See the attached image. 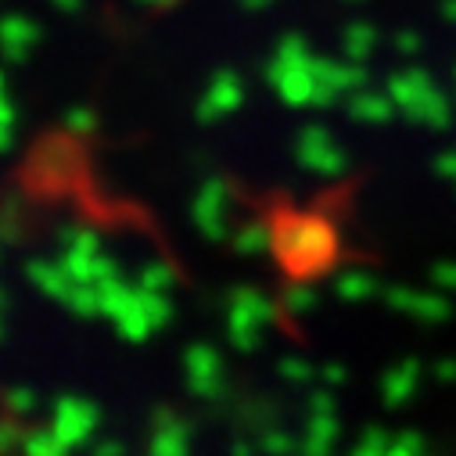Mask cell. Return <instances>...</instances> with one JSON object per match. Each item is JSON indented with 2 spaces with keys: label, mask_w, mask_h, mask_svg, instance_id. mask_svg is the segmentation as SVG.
Returning <instances> with one entry per match:
<instances>
[{
  "label": "cell",
  "mask_w": 456,
  "mask_h": 456,
  "mask_svg": "<svg viewBox=\"0 0 456 456\" xmlns=\"http://www.w3.org/2000/svg\"><path fill=\"white\" fill-rule=\"evenodd\" d=\"M231 456H256V445H248V442H234V445H231Z\"/></svg>",
  "instance_id": "cell-39"
},
{
  "label": "cell",
  "mask_w": 456,
  "mask_h": 456,
  "mask_svg": "<svg viewBox=\"0 0 456 456\" xmlns=\"http://www.w3.org/2000/svg\"><path fill=\"white\" fill-rule=\"evenodd\" d=\"M58 245L79 248V252H101V234L86 223H61L58 226Z\"/></svg>",
  "instance_id": "cell-20"
},
{
  "label": "cell",
  "mask_w": 456,
  "mask_h": 456,
  "mask_svg": "<svg viewBox=\"0 0 456 456\" xmlns=\"http://www.w3.org/2000/svg\"><path fill=\"white\" fill-rule=\"evenodd\" d=\"M26 277L33 281V288H37L40 295H47V298H54V302H69V295H72V288H76V281L69 277V270H65L58 259H33V263L26 266Z\"/></svg>",
  "instance_id": "cell-14"
},
{
  "label": "cell",
  "mask_w": 456,
  "mask_h": 456,
  "mask_svg": "<svg viewBox=\"0 0 456 456\" xmlns=\"http://www.w3.org/2000/svg\"><path fill=\"white\" fill-rule=\"evenodd\" d=\"M183 378H187L191 395H198L205 403H216L226 392L223 356L208 346V341H194V346H187V353H183Z\"/></svg>",
  "instance_id": "cell-6"
},
{
  "label": "cell",
  "mask_w": 456,
  "mask_h": 456,
  "mask_svg": "<svg viewBox=\"0 0 456 456\" xmlns=\"http://www.w3.org/2000/svg\"><path fill=\"white\" fill-rule=\"evenodd\" d=\"M116 330H119V338H126L130 346H141V341H148L151 334H155V323H151V316H148V305H144V295H141V288H134V295H130V302L116 313Z\"/></svg>",
  "instance_id": "cell-15"
},
{
  "label": "cell",
  "mask_w": 456,
  "mask_h": 456,
  "mask_svg": "<svg viewBox=\"0 0 456 456\" xmlns=\"http://www.w3.org/2000/svg\"><path fill=\"white\" fill-rule=\"evenodd\" d=\"M320 381H323L327 388H338V385L349 381V370L341 367V363H323V367H320Z\"/></svg>",
  "instance_id": "cell-32"
},
{
  "label": "cell",
  "mask_w": 456,
  "mask_h": 456,
  "mask_svg": "<svg viewBox=\"0 0 456 456\" xmlns=\"http://www.w3.org/2000/svg\"><path fill=\"white\" fill-rule=\"evenodd\" d=\"M61 123H65V134H69L72 141H83V137H90V134L97 130V111L86 108V104H76V108L65 111Z\"/></svg>",
  "instance_id": "cell-25"
},
{
  "label": "cell",
  "mask_w": 456,
  "mask_h": 456,
  "mask_svg": "<svg viewBox=\"0 0 456 456\" xmlns=\"http://www.w3.org/2000/svg\"><path fill=\"white\" fill-rule=\"evenodd\" d=\"M338 435H341L338 413H309L302 445H305V449H316V452H330L334 442H338Z\"/></svg>",
  "instance_id": "cell-18"
},
{
  "label": "cell",
  "mask_w": 456,
  "mask_h": 456,
  "mask_svg": "<svg viewBox=\"0 0 456 456\" xmlns=\"http://www.w3.org/2000/svg\"><path fill=\"white\" fill-rule=\"evenodd\" d=\"M101 424V410L97 403L83 399V395H58L51 406V431L69 445V449H83L90 445L94 431Z\"/></svg>",
  "instance_id": "cell-5"
},
{
  "label": "cell",
  "mask_w": 456,
  "mask_h": 456,
  "mask_svg": "<svg viewBox=\"0 0 456 456\" xmlns=\"http://www.w3.org/2000/svg\"><path fill=\"white\" fill-rule=\"evenodd\" d=\"M420 378H424L420 360H399V363H392V367L381 374V381H378L381 403H385L388 410H403V406L417 395Z\"/></svg>",
  "instance_id": "cell-12"
},
{
  "label": "cell",
  "mask_w": 456,
  "mask_h": 456,
  "mask_svg": "<svg viewBox=\"0 0 456 456\" xmlns=\"http://www.w3.org/2000/svg\"><path fill=\"white\" fill-rule=\"evenodd\" d=\"M0 338H4V313H0Z\"/></svg>",
  "instance_id": "cell-45"
},
{
  "label": "cell",
  "mask_w": 456,
  "mask_h": 456,
  "mask_svg": "<svg viewBox=\"0 0 456 456\" xmlns=\"http://www.w3.org/2000/svg\"><path fill=\"white\" fill-rule=\"evenodd\" d=\"M435 381L456 385V360H438V363H435Z\"/></svg>",
  "instance_id": "cell-35"
},
{
  "label": "cell",
  "mask_w": 456,
  "mask_h": 456,
  "mask_svg": "<svg viewBox=\"0 0 456 456\" xmlns=\"http://www.w3.org/2000/svg\"><path fill=\"white\" fill-rule=\"evenodd\" d=\"M15 148V126H4L0 123V155H8Z\"/></svg>",
  "instance_id": "cell-37"
},
{
  "label": "cell",
  "mask_w": 456,
  "mask_h": 456,
  "mask_svg": "<svg viewBox=\"0 0 456 456\" xmlns=\"http://www.w3.org/2000/svg\"><path fill=\"white\" fill-rule=\"evenodd\" d=\"M392 442H395V438H388L385 428H367V431L360 435V442L353 445L349 456H388V452H392Z\"/></svg>",
  "instance_id": "cell-28"
},
{
  "label": "cell",
  "mask_w": 456,
  "mask_h": 456,
  "mask_svg": "<svg viewBox=\"0 0 456 456\" xmlns=\"http://www.w3.org/2000/svg\"><path fill=\"white\" fill-rule=\"evenodd\" d=\"M191 219L205 241H231L234 231H231V187H226V180L208 176L198 187L191 201Z\"/></svg>",
  "instance_id": "cell-4"
},
{
  "label": "cell",
  "mask_w": 456,
  "mask_h": 456,
  "mask_svg": "<svg viewBox=\"0 0 456 456\" xmlns=\"http://www.w3.org/2000/svg\"><path fill=\"white\" fill-rule=\"evenodd\" d=\"M51 4H54L58 12H69V15H72V12H79L83 0H51Z\"/></svg>",
  "instance_id": "cell-38"
},
{
  "label": "cell",
  "mask_w": 456,
  "mask_h": 456,
  "mask_svg": "<svg viewBox=\"0 0 456 456\" xmlns=\"http://www.w3.org/2000/svg\"><path fill=\"white\" fill-rule=\"evenodd\" d=\"M137 4H144V8H173L176 0H137Z\"/></svg>",
  "instance_id": "cell-40"
},
{
  "label": "cell",
  "mask_w": 456,
  "mask_h": 456,
  "mask_svg": "<svg viewBox=\"0 0 456 456\" xmlns=\"http://www.w3.org/2000/svg\"><path fill=\"white\" fill-rule=\"evenodd\" d=\"M4 305H8V298H4V291H0V313H4Z\"/></svg>",
  "instance_id": "cell-44"
},
{
  "label": "cell",
  "mask_w": 456,
  "mask_h": 456,
  "mask_svg": "<svg viewBox=\"0 0 456 456\" xmlns=\"http://www.w3.org/2000/svg\"><path fill=\"white\" fill-rule=\"evenodd\" d=\"M22 231V205L19 198H4V205H0V238L15 241Z\"/></svg>",
  "instance_id": "cell-31"
},
{
  "label": "cell",
  "mask_w": 456,
  "mask_h": 456,
  "mask_svg": "<svg viewBox=\"0 0 456 456\" xmlns=\"http://www.w3.org/2000/svg\"><path fill=\"white\" fill-rule=\"evenodd\" d=\"M385 302L410 316L413 323H424V327H435V323H445L452 316V302L449 295H442L438 288H406V284H392L385 288Z\"/></svg>",
  "instance_id": "cell-7"
},
{
  "label": "cell",
  "mask_w": 456,
  "mask_h": 456,
  "mask_svg": "<svg viewBox=\"0 0 456 456\" xmlns=\"http://www.w3.org/2000/svg\"><path fill=\"white\" fill-rule=\"evenodd\" d=\"M298 445H302V438H295L284 428H263V435H259V452L263 456H295Z\"/></svg>",
  "instance_id": "cell-22"
},
{
  "label": "cell",
  "mask_w": 456,
  "mask_h": 456,
  "mask_svg": "<svg viewBox=\"0 0 456 456\" xmlns=\"http://www.w3.org/2000/svg\"><path fill=\"white\" fill-rule=\"evenodd\" d=\"M295 456H330V452H316V449H305V445H298V452Z\"/></svg>",
  "instance_id": "cell-42"
},
{
  "label": "cell",
  "mask_w": 456,
  "mask_h": 456,
  "mask_svg": "<svg viewBox=\"0 0 456 456\" xmlns=\"http://www.w3.org/2000/svg\"><path fill=\"white\" fill-rule=\"evenodd\" d=\"M270 83L273 90L288 101V104H309V101H327L323 97V86L313 72V65L305 61L302 54V44L298 40H284L273 65H270Z\"/></svg>",
  "instance_id": "cell-3"
},
{
  "label": "cell",
  "mask_w": 456,
  "mask_h": 456,
  "mask_svg": "<svg viewBox=\"0 0 456 456\" xmlns=\"http://www.w3.org/2000/svg\"><path fill=\"white\" fill-rule=\"evenodd\" d=\"M277 374L291 385H313L320 378V367H313L305 356H281L277 360Z\"/></svg>",
  "instance_id": "cell-24"
},
{
  "label": "cell",
  "mask_w": 456,
  "mask_h": 456,
  "mask_svg": "<svg viewBox=\"0 0 456 456\" xmlns=\"http://www.w3.org/2000/svg\"><path fill=\"white\" fill-rule=\"evenodd\" d=\"M76 169V148L69 141H47L37 155V173L51 176V180H65Z\"/></svg>",
  "instance_id": "cell-17"
},
{
  "label": "cell",
  "mask_w": 456,
  "mask_h": 456,
  "mask_svg": "<svg viewBox=\"0 0 456 456\" xmlns=\"http://www.w3.org/2000/svg\"><path fill=\"white\" fill-rule=\"evenodd\" d=\"M4 406H8L12 417H29V413L40 410V395H37V388H29V385H15V388L4 392Z\"/></svg>",
  "instance_id": "cell-27"
},
{
  "label": "cell",
  "mask_w": 456,
  "mask_h": 456,
  "mask_svg": "<svg viewBox=\"0 0 456 456\" xmlns=\"http://www.w3.org/2000/svg\"><path fill=\"white\" fill-rule=\"evenodd\" d=\"M298 162H302V169H309V173H316L323 180H334V176L346 173V155H341L338 144L323 130H316V126L302 130V137H298Z\"/></svg>",
  "instance_id": "cell-10"
},
{
  "label": "cell",
  "mask_w": 456,
  "mask_h": 456,
  "mask_svg": "<svg viewBox=\"0 0 456 456\" xmlns=\"http://www.w3.org/2000/svg\"><path fill=\"white\" fill-rule=\"evenodd\" d=\"M90 456H126V445L116 438H104V442H94Z\"/></svg>",
  "instance_id": "cell-34"
},
{
  "label": "cell",
  "mask_w": 456,
  "mask_h": 456,
  "mask_svg": "<svg viewBox=\"0 0 456 456\" xmlns=\"http://www.w3.org/2000/svg\"><path fill=\"white\" fill-rule=\"evenodd\" d=\"M173 284H176V270H173L169 263H162V259L148 263V266L137 273V288H144V291H169Z\"/></svg>",
  "instance_id": "cell-23"
},
{
  "label": "cell",
  "mask_w": 456,
  "mask_h": 456,
  "mask_svg": "<svg viewBox=\"0 0 456 456\" xmlns=\"http://www.w3.org/2000/svg\"><path fill=\"white\" fill-rule=\"evenodd\" d=\"M72 449L51 431V428H40V431H29L26 442H22V456H69Z\"/></svg>",
  "instance_id": "cell-21"
},
{
  "label": "cell",
  "mask_w": 456,
  "mask_h": 456,
  "mask_svg": "<svg viewBox=\"0 0 456 456\" xmlns=\"http://www.w3.org/2000/svg\"><path fill=\"white\" fill-rule=\"evenodd\" d=\"M26 435L29 431L19 424V417H0V456H12L15 449H22Z\"/></svg>",
  "instance_id": "cell-29"
},
{
  "label": "cell",
  "mask_w": 456,
  "mask_h": 456,
  "mask_svg": "<svg viewBox=\"0 0 456 456\" xmlns=\"http://www.w3.org/2000/svg\"><path fill=\"white\" fill-rule=\"evenodd\" d=\"M231 245L245 259H256V256L273 252V219H245L238 231L231 234Z\"/></svg>",
  "instance_id": "cell-16"
},
{
  "label": "cell",
  "mask_w": 456,
  "mask_h": 456,
  "mask_svg": "<svg viewBox=\"0 0 456 456\" xmlns=\"http://www.w3.org/2000/svg\"><path fill=\"white\" fill-rule=\"evenodd\" d=\"M428 277H431V288H438L442 295H456V259H435Z\"/></svg>",
  "instance_id": "cell-30"
},
{
  "label": "cell",
  "mask_w": 456,
  "mask_h": 456,
  "mask_svg": "<svg viewBox=\"0 0 456 456\" xmlns=\"http://www.w3.org/2000/svg\"><path fill=\"white\" fill-rule=\"evenodd\" d=\"M305 410H309V413H338V403H334L330 392H313Z\"/></svg>",
  "instance_id": "cell-33"
},
{
  "label": "cell",
  "mask_w": 456,
  "mask_h": 456,
  "mask_svg": "<svg viewBox=\"0 0 456 456\" xmlns=\"http://www.w3.org/2000/svg\"><path fill=\"white\" fill-rule=\"evenodd\" d=\"M0 97H8V76H4V69H0Z\"/></svg>",
  "instance_id": "cell-43"
},
{
  "label": "cell",
  "mask_w": 456,
  "mask_h": 456,
  "mask_svg": "<svg viewBox=\"0 0 456 456\" xmlns=\"http://www.w3.org/2000/svg\"><path fill=\"white\" fill-rule=\"evenodd\" d=\"M241 101H245V83H241V76H238L234 69H219V72H212L205 94H201L198 104H194V119H198V123H219V119H226V116H234V111L241 108Z\"/></svg>",
  "instance_id": "cell-8"
},
{
  "label": "cell",
  "mask_w": 456,
  "mask_h": 456,
  "mask_svg": "<svg viewBox=\"0 0 456 456\" xmlns=\"http://www.w3.org/2000/svg\"><path fill=\"white\" fill-rule=\"evenodd\" d=\"M15 104H12V97H0V123L4 126H15Z\"/></svg>",
  "instance_id": "cell-36"
},
{
  "label": "cell",
  "mask_w": 456,
  "mask_h": 456,
  "mask_svg": "<svg viewBox=\"0 0 456 456\" xmlns=\"http://www.w3.org/2000/svg\"><path fill=\"white\" fill-rule=\"evenodd\" d=\"M148 456H191V424L173 406H155Z\"/></svg>",
  "instance_id": "cell-9"
},
{
  "label": "cell",
  "mask_w": 456,
  "mask_h": 456,
  "mask_svg": "<svg viewBox=\"0 0 456 456\" xmlns=\"http://www.w3.org/2000/svg\"><path fill=\"white\" fill-rule=\"evenodd\" d=\"M65 305H69V313L79 316V320H94V316H101V298H97V288H90V284H76Z\"/></svg>",
  "instance_id": "cell-26"
},
{
  "label": "cell",
  "mask_w": 456,
  "mask_h": 456,
  "mask_svg": "<svg viewBox=\"0 0 456 456\" xmlns=\"http://www.w3.org/2000/svg\"><path fill=\"white\" fill-rule=\"evenodd\" d=\"M277 323V302L266 298L259 288H234L226 295V338L238 353H256L263 334Z\"/></svg>",
  "instance_id": "cell-2"
},
{
  "label": "cell",
  "mask_w": 456,
  "mask_h": 456,
  "mask_svg": "<svg viewBox=\"0 0 456 456\" xmlns=\"http://www.w3.org/2000/svg\"><path fill=\"white\" fill-rule=\"evenodd\" d=\"M37 44H40V26L29 15L12 12V15L0 19V54H4V61L22 65Z\"/></svg>",
  "instance_id": "cell-11"
},
{
  "label": "cell",
  "mask_w": 456,
  "mask_h": 456,
  "mask_svg": "<svg viewBox=\"0 0 456 456\" xmlns=\"http://www.w3.org/2000/svg\"><path fill=\"white\" fill-rule=\"evenodd\" d=\"M273 256L295 281H309L338 259V234L316 212H281L273 219Z\"/></svg>",
  "instance_id": "cell-1"
},
{
  "label": "cell",
  "mask_w": 456,
  "mask_h": 456,
  "mask_svg": "<svg viewBox=\"0 0 456 456\" xmlns=\"http://www.w3.org/2000/svg\"><path fill=\"white\" fill-rule=\"evenodd\" d=\"M330 288H334V295L341 302H370V298L385 295L378 273H370L367 266H346V270H338L334 281H330Z\"/></svg>",
  "instance_id": "cell-13"
},
{
  "label": "cell",
  "mask_w": 456,
  "mask_h": 456,
  "mask_svg": "<svg viewBox=\"0 0 456 456\" xmlns=\"http://www.w3.org/2000/svg\"><path fill=\"white\" fill-rule=\"evenodd\" d=\"M241 4H245L248 12H259V8H266V4H270V0H241Z\"/></svg>",
  "instance_id": "cell-41"
},
{
  "label": "cell",
  "mask_w": 456,
  "mask_h": 456,
  "mask_svg": "<svg viewBox=\"0 0 456 456\" xmlns=\"http://www.w3.org/2000/svg\"><path fill=\"white\" fill-rule=\"evenodd\" d=\"M281 305H284L295 320H302V316L316 313V305H320V291H316L309 281H291V284L284 288V295H281Z\"/></svg>",
  "instance_id": "cell-19"
}]
</instances>
